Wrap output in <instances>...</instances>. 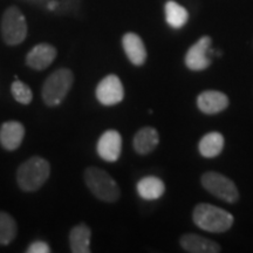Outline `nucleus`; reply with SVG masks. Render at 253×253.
Returning <instances> with one entry per match:
<instances>
[{"instance_id":"obj_11","label":"nucleus","mask_w":253,"mask_h":253,"mask_svg":"<svg viewBox=\"0 0 253 253\" xmlns=\"http://www.w3.org/2000/svg\"><path fill=\"white\" fill-rule=\"evenodd\" d=\"M229 106V97L219 90H205L197 97V107L207 115H216Z\"/></svg>"},{"instance_id":"obj_20","label":"nucleus","mask_w":253,"mask_h":253,"mask_svg":"<svg viewBox=\"0 0 253 253\" xmlns=\"http://www.w3.org/2000/svg\"><path fill=\"white\" fill-rule=\"evenodd\" d=\"M17 223L14 218L4 211H0V245H8L17 236Z\"/></svg>"},{"instance_id":"obj_2","label":"nucleus","mask_w":253,"mask_h":253,"mask_svg":"<svg viewBox=\"0 0 253 253\" xmlns=\"http://www.w3.org/2000/svg\"><path fill=\"white\" fill-rule=\"evenodd\" d=\"M50 173L49 163L45 158L34 156L19 167L17 182L23 191L33 192L39 190L48 179Z\"/></svg>"},{"instance_id":"obj_23","label":"nucleus","mask_w":253,"mask_h":253,"mask_svg":"<svg viewBox=\"0 0 253 253\" xmlns=\"http://www.w3.org/2000/svg\"><path fill=\"white\" fill-rule=\"evenodd\" d=\"M26 252H28V253H49L50 249L47 243L42 242V240H37V242H33L30 246H28Z\"/></svg>"},{"instance_id":"obj_4","label":"nucleus","mask_w":253,"mask_h":253,"mask_svg":"<svg viewBox=\"0 0 253 253\" xmlns=\"http://www.w3.org/2000/svg\"><path fill=\"white\" fill-rule=\"evenodd\" d=\"M74 82V74L71 69L60 68L53 72L43 82L42 100L48 107H56L62 102Z\"/></svg>"},{"instance_id":"obj_14","label":"nucleus","mask_w":253,"mask_h":253,"mask_svg":"<svg viewBox=\"0 0 253 253\" xmlns=\"http://www.w3.org/2000/svg\"><path fill=\"white\" fill-rule=\"evenodd\" d=\"M25 136V126L18 121L5 122L0 128V143L6 150H15L20 147Z\"/></svg>"},{"instance_id":"obj_12","label":"nucleus","mask_w":253,"mask_h":253,"mask_svg":"<svg viewBox=\"0 0 253 253\" xmlns=\"http://www.w3.org/2000/svg\"><path fill=\"white\" fill-rule=\"evenodd\" d=\"M122 46L126 58L132 65L142 66L147 60V49L140 36L132 32H128L122 38Z\"/></svg>"},{"instance_id":"obj_7","label":"nucleus","mask_w":253,"mask_h":253,"mask_svg":"<svg viewBox=\"0 0 253 253\" xmlns=\"http://www.w3.org/2000/svg\"><path fill=\"white\" fill-rule=\"evenodd\" d=\"M95 95L97 101L106 107H112L122 102L125 97V89L120 78L114 74L103 78L97 84Z\"/></svg>"},{"instance_id":"obj_21","label":"nucleus","mask_w":253,"mask_h":253,"mask_svg":"<svg viewBox=\"0 0 253 253\" xmlns=\"http://www.w3.org/2000/svg\"><path fill=\"white\" fill-rule=\"evenodd\" d=\"M40 2L56 14H73L81 5V0H41Z\"/></svg>"},{"instance_id":"obj_13","label":"nucleus","mask_w":253,"mask_h":253,"mask_svg":"<svg viewBox=\"0 0 253 253\" xmlns=\"http://www.w3.org/2000/svg\"><path fill=\"white\" fill-rule=\"evenodd\" d=\"M179 244L182 249L190 253H219L220 246L213 240L195 233H188L181 237Z\"/></svg>"},{"instance_id":"obj_10","label":"nucleus","mask_w":253,"mask_h":253,"mask_svg":"<svg viewBox=\"0 0 253 253\" xmlns=\"http://www.w3.org/2000/svg\"><path fill=\"white\" fill-rule=\"evenodd\" d=\"M58 52L54 46L42 42L34 46L26 56L27 66L34 71H43L54 61Z\"/></svg>"},{"instance_id":"obj_15","label":"nucleus","mask_w":253,"mask_h":253,"mask_svg":"<svg viewBox=\"0 0 253 253\" xmlns=\"http://www.w3.org/2000/svg\"><path fill=\"white\" fill-rule=\"evenodd\" d=\"M158 143H160V135L153 126H144L140 129L135 134L134 141H132L135 151L142 156L153 153Z\"/></svg>"},{"instance_id":"obj_18","label":"nucleus","mask_w":253,"mask_h":253,"mask_svg":"<svg viewBox=\"0 0 253 253\" xmlns=\"http://www.w3.org/2000/svg\"><path fill=\"white\" fill-rule=\"evenodd\" d=\"M224 136L220 132L212 131L205 134L201 138L198 144V150L201 155L205 158H213L220 155L224 149Z\"/></svg>"},{"instance_id":"obj_6","label":"nucleus","mask_w":253,"mask_h":253,"mask_svg":"<svg viewBox=\"0 0 253 253\" xmlns=\"http://www.w3.org/2000/svg\"><path fill=\"white\" fill-rule=\"evenodd\" d=\"M202 185L214 197L226 203H236L239 198V191L235 182L229 177L217 171H208L201 178Z\"/></svg>"},{"instance_id":"obj_19","label":"nucleus","mask_w":253,"mask_h":253,"mask_svg":"<svg viewBox=\"0 0 253 253\" xmlns=\"http://www.w3.org/2000/svg\"><path fill=\"white\" fill-rule=\"evenodd\" d=\"M164 12H166V20L168 25L175 30H179L189 20V12L179 5L178 2L169 0L164 6Z\"/></svg>"},{"instance_id":"obj_1","label":"nucleus","mask_w":253,"mask_h":253,"mask_svg":"<svg viewBox=\"0 0 253 253\" xmlns=\"http://www.w3.org/2000/svg\"><path fill=\"white\" fill-rule=\"evenodd\" d=\"M192 219L199 229L212 233L226 232L235 221L232 214L226 210L208 203L196 205L192 212Z\"/></svg>"},{"instance_id":"obj_3","label":"nucleus","mask_w":253,"mask_h":253,"mask_svg":"<svg viewBox=\"0 0 253 253\" xmlns=\"http://www.w3.org/2000/svg\"><path fill=\"white\" fill-rule=\"evenodd\" d=\"M84 182L91 194L106 203H115L121 196V191L115 179L100 168H87L84 171Z\"/></svg>"},{"instance_id":"obj_8","label":"nucleus","mask_w":253,"mask_h":253,"mask_svg":"<svg viewBox=\"0 0 253 253\" xmlns=\"http://www.w3.org/2000/svg\"><path fill=\"white\" fill-rule=\"evenodd\" d=\"M211 46L210 37H202L188 49L185 54V66L192 72H201L211 65L209 49Z\"/></svg>"},{"instance_id":"obj_9","label":"nucleus","mask_w":253,"mask_h":253,"mask_svg":"<svg viewBox=\"0 0 253 253\" xmlns=\"http://www.w3.org/2000/svg\"><path fill=\"white\" fill-rule=\"evenodd\" d=\"M97 155L106 162H116L122 153V136L116 130H107L100 136L96 145Z\"/></svg>"},{"instance_id":"obj_5","label":"nucleus","mask_w":253,"mask_h":253,"mask_svg":"<svg viewBox=\"0 0 253 253\" xmlns=\"http://www.w3.org/2000/svg\"><path fill=\"white\" fill-rule=\"evenodd\" d=\"M27 31V21L23 12L17 6L6 9L1 19V34L6 45H20L26 39Z\"/></svg>"},{"instance_id":"obj_16","label":"nucleus","mask_w":253,"mask_h":253,"mask_svg":"<svg viewBox=\"0 0 253 253\" xmlns=\"http://www.w3.org/2000/svg\"><path fill=\"white\" fill-rule=\"evenodd\" d=\"M166 191V185L158 177L147 176L137 183V194L144 201H156L162 197Z\"/></svg>"},{"instance_id":"obj_22","label":"nucleus","mask_w":253,"mask_h":253,"mask_svg":"<svg viewBox=\"0 0 253 253\" xmlns=\"http://www.w3.org/2000/svg\"><path fill=\"white\" fill-rule=\"evenodd\" d=\"M11 91L14 100L21 104H30L33 100V93L26 84L20 80H15L11 86Z\"/></svg>"},{"instance_id":"obj_17","label":"nucleus","mask_w":253,"mask_h":253,"mask_svg":"<svg viewBox=\"0 0 253 253\" xmlns=\"http://www.w3.org/2000/svg\"><path fill=\"white\" fill-rule=\"evenodd\" d=\"M91 231L86 224H79L74 226L69 233V245L73 253L90 252Z\"/></svg>"}]
</instances>
